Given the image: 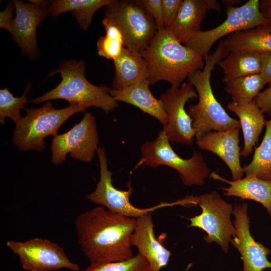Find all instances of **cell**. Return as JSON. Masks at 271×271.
<instances>
[{"label":"cell","mask_w":271,"mask_h":271,"mask_svg":"<svg viewBox=\"0 0 271 271\" xmlns=\"http://www.w3.org/2000/svg\"><path fill=\"white\" fill-rule=\"evenodd\" d=\"M262 113H271V84L260 92L253 101Z\"/></svg>","instance_id":"cell-33"},{"label":"cell","mask_w":271,"mask_h":271,"mask_svg":"<svg viewBox=\"0 0 271 271\" xmlns=\"http://www.w3.org/2000/svg\"><path fill=\"white\" fill-rule=\"evenodd\" d=\"M81 271H151V269L146 259L138 253L123 261L89 264Z\"/></svg>","instance_id":"cell-30"},{"label":"cell","mask_w":271,"mask_h":271,"mask_svg":"<svg viewBox=\"0 0 271 271\" xmlns=\"http://www.w3.org/2000/svg\"><path fill=\"white\" fill-rule=\"evenodd\" d=\"M229 52H271V28L260 27L233 33L223 41Z\"/></svg>","instance_id":"cell-23"},{"label":"cell","mask_w":271,"mask_h":271,"mask_svg":"<svg viewBox=\"0 0 271 271\" xmlns=\"http://www.w3.org/2000/svg\"><path fill=\"white\" fill-rule=\"evenodd\" d=\"M7 245L16 254L27 271H53L65 268L81 271L59 244L48 239L34 238L24 241L9 240Z\"/></svg>","instance_id":"cell-11"},{"label":"cell","mask_w":271,"mask_h":271,"mask_svg":"<svg viewBox=\"0 0 271 271\" xmlns=\"http://www.w3.org/2000/svg\"><path fill=\"white\" fill-rule=\"evenodd\" d=\"M14 5L11 2L7 6L6 9L0 13V28H4L10 32L11 24L13 20V11Z\"/></svg>","instance_id":"cell-35"},{"label":"cell","mask_w":271,"mask_h":271,"mask_svg":"<svg viewBox=\"0 0 271 271\" xmlns=\"http://www.w3.org/2000/svg\"><path fill=\"white\" fill-rule=\"evenodd\" d=\"M113 62L115 73L112 89H122L148 79L147 65L141 53L124 47Z\"/></svg>","instance_id":"cell-21"},{"label":"cell","mask_w":271,"mask_h":271,"mask_svg":"<svg viewBox=\"0 0 271 271\" xmlns=\"http://www.w3.org/2000/svg\"><path fill=\"white\" fill-rule=\"evenodd\" d=\"M259 0H249L239 7L226 6V18L221 24L194 34L185 44L204 60L213 45L219 39L233 33L260 27H269L259 8Z\"/></svg>","instance_id":"cell-8"},{"label":"cell","mask_w":271,"mask_h":271,"mask_svg":"<svg viewBox=\"0 0 271 271\" xmlns=\"http://www.w3.org/2000/svg\"><path fill=\"white\" fill-rule=\"evenodd\" d=\"M136 219V228L131 237V246L137 247L138 253L148 261L151 271H161L168 264L171 251L156 239L151 212Z\"/></svg>","instance_id":"cell-17"},{"label":"cell","mask_w":271,"mask_h":271,"mask_svg":"<svg viewBox=\"0 0 271 271\" xmlns=\"http://www.w3.org/2000/svg\"><path fill=\"white\" fill-rule=\"evenodd\" d=\"M86 109L85 106L74 103L57 109L49 101L38 108H26V115L15 123L13 144L19 150L42 151L45 148V138L57 136L58 129L66 120Z\"/></svg>","instance_id":"cell-5"},{"label":"cell","mask_w":271,"mask_h":271,"mask_svg":"<svg viewBox=\"0 0 271 271\" xmlns=\"http://www.w3.org/2000/svg\"><path fill=\"white\" fill-rule=\"evenodd\" d=\"M85 61L81 60L62 62L57 70L49 76L60 73L61 81L58 85L42 96L29 101L36 104L53 99H63L70 104H79L86 107L100 108L109 113L118 106L117 101L110 94L107 86H96L86 78Z\"/></svg>","instance_id":"cell-4"},{"label":"cell","mask_w":271,"mask_h":271,"mask_svg":"<svg viewBox=\"0 0 271 271\" xmlns=\"http://www.w3.org/2000/svg\"><path fill=\"white\" fill-rule=\"evenodd\" d=\"M149 85L148 79H145L122 89H110L109 93L116 101L135 106L157 119L165 126L168 116L161 100L153 96Z\"/></svg>","instance_id":"cell-19"},{"label":"cell","mask_w":271,"mask_h":271,"mask_svg":"<svg viewBox=\"0 0 271 271\" xmlns=\"http://www.w3.org/2000/svg\"><path fill=\"white\" fill-rule=\"evenodd\" d=\"M30 3H31L32 4H34L35 5H36L37 6H39L42 7H47L48 5L51 3L50 1H29Z\"/></svg>","instance_id":"cell-37"},{"label":"cell","mask_w":271,"mask_h":271,"mask_svg":"<svg viewBox=\"0 0 271 271\" xmlns=\"http://www.w3.org/2000/svg\"><path fill=\"white\" fill-rule=\"evenodd\" d=\"M225 91L238 104L251 102L266 84L260 74L250 75L230 80L225 82Z\"/></svg>","instance_id":"cell-27"},{"label":"cell","mask_w":271,"mask_h":271,"mask_svg":"<svg viewBox=\"0 0 271 271\" xmlns=\"http://www.w3.org/2000/svg\"><path fill=\"white\" fill-rule=\"evenodd\" d=\"M197 96L194 87L189 82H184L178 87L171 86L161 95L160 99L168 116L167 123L162 130L170 142L193 144L196 131L185 105L189 100Z\"/></svg>","instance_id":"cell-13"},{"label":"cell","mask_w":271,"mask_h":271,"mask_svg":"<svg viewBox=\"0 0 271 271\" xmlns=\"http://www.w3.org/2000/svg\"><path fill=\"white\" fill-rule=\"evenodd\" d=\"M239 129L235 127L226 131H211L196 138L199 148L214 153L226 164L233 181L241 179L243 175L240 161Z\"/></svg>","instance_id":"cell-16"},{"label":"cell","mask_w":271,"mask_h":271,"mask_svg":"<svg viewBox=\"0 0 271 271\" xmlns=\"http://www.w3.org/2000/svg\"><path fill=\"white\" fill-rule=\"evenodd\" d=\"M259 8L264 17L271 27V0H262L259 2Z\"/></svg>","instance_id":"cell-36"},{"label":"cell","mask_w":271,"mask_h":271,"mask_svg":"<svg viewBox=\"0 0 271 271\" xmlns=\"http://www.w3.org/2000/svg\"><path fill=\"white\" fill-rule=\"evenodd\" d=\"M265 131L261 143L255 148L252 161L243 167L246 176L254 175L271 181V119L265 120Z\"/></svg>","instance_id":"cell-26"},{"label":"cell","mask_w":271,"mask_h":271,"mask_svg":"<svg viewBox=\"0 0 271 271\" xmlns=\"http://www.w3.org/2000/svg\"><path fill=\"white\" fill-rule=\"evenodd\" d=\"M197 200L202 212L189 218V226L198 227L205 231L207 234L204 237L206 242H215L227 252L232 236L236 235L235 228L230 219L233 212L232 205L215 191L197 197Z\"/></svg>","instance_id":"cell-9"},{"label":"cell","mask_w":271,"mask_h":271,"mask_svg":"<svg viewBox=\"0 0 271 271\" xmlns=\"http://www.w3.org/2000/svg\"><path fill=\"white\" fill-rule=\"evenodd\" d=\"M218 64L224 74L223 81L259 74L261 72L260 53L255 51L230 52Z\"/></svg>","instance_id":"cell-24"},{"label":"cell","mask_w":271,"mask_h":271,"mask_svg":"<svg viewBox=\"0 0 271 271\" xmlns=\"http://www.w3.org/2000/svg\"><path fill=\"white\" fill-rule=\"evenodd\" d=\"M31 88V83L29 82L24 94L21 97H15L5 87L0 90V122L4 124L7 117L11 118L16 123L20 118V110L24 108V105L27 103V94Z\"/></svg>","instance_id":"cell-29"},{"label":"cell","mask_w":271,"mask_h":271,"mask_svg":"<svg viewBox=\"0 0 271 271\" xmlns=\"http://www.w3.org/2000/svg\"><path fill=\"white\" fill-rule=\"evenodd\" d=\"M227 107L239 119L244 140L240 156L247 157L252 152L264 126L263 113L253 101L245 104L231 102L228 103Z\"/></svg>","instance_id":"cell-22"},{"label":"cell","mask_w":271,"mask_h":271,"mask_svg":"<svg viewBox=\"0 0 271 271\" xmlns=\"http://www.w3.org/2000/svg\"><path fill=\"white\" fill-rule=\"evenodd\" d=\"M137 219L97 206L75 220L79 245L90 264L125 260L133 256L131 237Z\"/></svg>","instance_id":"cell-1"},{"label":"cell","mask_w":271,"mask_h":271,"mask_svg":"<svg viewBox=\"0 0 271 271\" xmlns=\"http://www.w3.org/2000/svg\"><path fill=\"white\" fill-rule=\"evenodd\" d=\"M141 155L136 167L142 165L152 167L167 166L178 172L182 181L187 186L202 185L209 174L210 169L201 153L194 151L190 158H181L172 149L163 130L155 140L143 144Z\"/></svg>","instance_id":"cell-6"},{"label":"cell","mask_w":271,"mask_h":271,"mask_svg":"<svg viewBox=\"0 0 271 271\" xmlns=\"http://www.w3.org/2000/svg\"><path fill=\"white\" fill-rule=\"evenodd\" d=\"M140 2L154 20L158 30L164 28L161 0H140Z\"/></svg>","instance_id":"cell-32"},{"label":"cell","mask_w":271,"mask_h":271,"mask_svg":"<svg viewBox=\"0 0 271 271\" xmlns=\"http://www.w3.org/2000/svg\"><path fill=\"white\" fill-rule=\"evenodd\" d=\"M16 17L13 19L10 33L12 38L21 48L22 54L30 59L39 55L36 31L41 22L49 15L47 7L31 3L15 0Z\"/></svg>","instance_id":"cell-15"},{"label":"cell","mask_w":271,"mask_h":271,"mask_svg":"<svg viewBox=\"0 0 271 271\" xmlns=\"http://www.w3.org/2000/svg\"><path fill=\"white\" fill-rule=\"evenodd\" d=\"M221 41L212 54L205 59L203 69L193 72L188 82L194 87L198 96L197 103L190 105L188 113L193 121L196 138L211 131H223L240 127L239 120L231 117L216 99L211 85L210 78L215 66L229 54Z\"/></svg>","instance_id":"cell-3"},{"label":"cell","mask_w":271,"mask_h":271,"mask_svg":"<svg viewBox=\"0 0 271 271\" xmlns=\"http://www.w3.org/2000/svg\"><path fill=\"white\" fill-rule=\"evenodd\" d=\"M247 208V203H242L236 204L233 209L236 235L231 242L241 254L243 271H262L271 268V262L267 258L271 250L256 241L251 236Z\"/></svg>","instance_id":"cell-14"},{"label":"cell","mask_w":271,"mask_h":271,"mask_svg":"<svg viewBox=\"0 0 271 271\" xmlns=\"http://www.w3.org/2000/svg\"><path fill=\"white\" fill-rule=\"evenodd\" d=\"M220 9L215 0H183L175 20L166 29L179 42L185 44L194 34L202 31L201 23L207 12Z\"/></svg>","instance_id":"cell-18"},{"label":"cell","mask_w":271,"mask_h":271,"mask_svg":"<svg viewBox=\"0 0 271 271\" xmlns=\"http://www.w3.org/2000/svg\"><path fill=\"white\" fill-rule=\"evenodd\" d=\"M100 165V179L95 189L86 196V198L96 204L118 214L137 218L145 213L157 209L175 205H184L183 199L172 203L161 202L152 207L140 208L133 206L129 197L133 192L130 183L127 190L116 189L112 184V173L108 169L107 160L103 148L97 150Z\"/></svg>","instance_id":"cell-10"},{"label":"cell","mask_w":271,"mask_h":271,"mask_svg":"<svg viewBox=\"0 0 271 271\" xmlns=\"http://www.w3.org/2000/svg\"><path fill=\"white\" fill-rule=\"evenodd\" d=\"M98 142L95 118L87 112L68 131L54 137L51 146L52 161L55 165L60 164L70 153L74 159L89 162L97 152Z\"/></svg>","instance_id":"cell-12"},{"label":"cell","mask_w":271,"mask_h":271,"mask_svg":"<svg viewBox=\"0 0 271 271\" xmlns=\"http://www.w3.org/2000/svg\"><path fill=\"white\" fill-rule=\"evenodd\" d=\"M102 24L105 35L97 41V53L100 56L114 61L124 47L123 35L119 28L109 19L105 18Z\"/></svg>","instance_id":"cell-28"},{"label":"cell","mask_w":271,"mask_h":271,"mask_svg":"<svg viewBox=\"0 0 271 271\" xmlns=\"http://www.w3.org/2000/svg\"><path fill=\"white\" fill-rule=\"evenodd\" d=\"M105 18L121 31L124 47L141 53L156 35V24L140 0H112L104 7Z\"/></svg>","instance_id":"cell-7"},{"label":"cell","mask_w":271,"mask_h":271,"mask_svg":"<svg viewBox=\"0 0 271 271\" xmlns=\"http://www.w3.org/2000/svg\"><path fill=\"white\" fill-rule=\"evenodd\" d=\"M260 56L261 69L260 74L266 84H271V52H261Z\"/></svg>","instance_id":"cell-34"},{"label":"cell","mask_w":271,"mask_h":271,"mask_svg":"<svg viewBox=\"0 0 271 271\" xmlns=\"http://www.w3.org/2000/svg\"><path fill=\"white\" fill-rule=\"evenodd\" d=\"M141 54L147 65L150 85L165 81L178 87L190 74L205 65L201 56L179 42L166 28L158 30Z\"/></svg>","instance_id":"cell-2"},{"label":"cell","mask_w":271,"mask_h":271,"mask_svg":"<svg viewBox=\"0 0 271 271\" xmlns=\"http://www.w3.org/2000/svg\"><path fill=\"white\" fill-rule=\"evenodd\" d=\"M183 0H161L163 20L165 28L169 27L175 20Z\"/></svg>","instance_id":"cell-31"},{"label":"cell","mask_w":271,"mask_h":271,"mask_svg":"<svg viewBox=\"0 0 271 271\" xmlns=\"http://www.w3.org/2000/svg\"><path fill=\"white\" fill-rule=\"evenodd\" d=\"M210 176L230 185L229 187L221 186L225 196L258 202L263 205L271 216V181L261 179L254 175H247L243 179L231 181L215 173H211Z\"/></svg>","instance_id":"cell-20"},{"label":"cell","mask_w":271,"mask_h":271,"mask_svg":"<svg viewBox=\"0 0 271 271\" xmlns=\"http://www.w3.org/2000/svg\"><path fill=\"white\" fill-rule=\"evenodd\" d=\"M112 0H56L51 2L49 10L54 17L71 11L81 29L87 30L95 12Z\"/></svg>","instance_id":"cell-25"}]
</instances>
